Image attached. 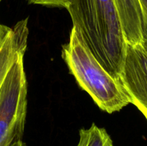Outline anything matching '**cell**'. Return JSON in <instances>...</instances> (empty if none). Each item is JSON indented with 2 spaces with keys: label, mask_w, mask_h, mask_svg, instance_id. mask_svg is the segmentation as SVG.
Wrapping results in <instances>:
<instances>
[{
  "label": "cell",
  "mask_w": 147,
  "mask_h": 146,
  "mask_svg": "<svg viewBox=\"0 0 147 146\" xmlns=\"http://www.w3.org/2000/svg\"><path fill=\"white\" fill-rule=\"evenodd\" d=\"M28 18L18 21L0 37V87L14 62L24 55L27 47Z\"/></svg>",
  "instance_id": "277c9868"
},
{
  "label": "cell",
  "mask_w": 147,
  "mask_h": 146,
  "mask_svg": "<svg viewBox=\"0 0 147 146\" xmlns=\"http://www.w3.org/2000/svg\"><path fill=\"white\" fill-rule=\"evenodd\" d=\"M1 1H2V0H0V2H1Z\"/></svg>",
  "instance_id": "30bf717a"
},
{
  "label": "cell",
  "mask_w": 147,
  "mask_h": 146,
  "mask_svg": "<svg viewBox=\"0 0 147 146\" xmlns=\"http://www.w3.org/2000/svg\"><path fill=\"white\" fill-rule=\"evenodd\" d=\"M62 57L78 85L100 110L111 114L131 103L121 81L115 78L95 57L74 27L62 47Z\"/></svg>",
  "instance_id": "6da1fadb"
},
{
  "label": "cell",
  "mask_w": 147,
  "mask_h": 146,
  "mask_svg": "<svg viewBox=\"0 0 147 146\" xmlns=\"http://www.w3.org/2000/svg\"><path fill=\"white\" fill-rule=\"evenodd\" d=\"M20 56L0 87V146H26L22 141L27 107V83Z\"/></svg>",
  "instance_id": "7a4b0ae2"
},
{
  "label": "cell",
  "mask_w": 147,
  "mask_h": 146,
  "mask_svg": "<svg viewBox=\"0 0 147 146\" xmlns=\"http://www.w3.org/2000/svg\"><path fill=\"white\" fill-rule=\"evenodd\" d=\"M142 10L143 45L147 50V0H139Z\"/></svg>",
  "instance_id": "52a82bcc"
},
{
  "label": "cell",
  "mask_w": 147,
  "mask_h": 146,
  "mask_svg": "<svg viewBox=\"0 0 147 146\" xmlns=\"http://www.w3.org/2000/svg\"><path fill=\"white\" fill-rule=\"evenodd\" d=\"M29 3L34 4H40L47 7H63L67 8L69 0H28Z\"/></svg>",
  "instance_id": "ba28073f"
},
{
  "label": "cell",
  "mask_w": 147,
  "mask_h": 146,
  "mask_svg": "<svg viewBox=\"0 0 147 146\" xmlns=\"http://www.w3.org/2000/svg\"><path fill=\"white\" fill-rule=\"evenodd\" d=\"M126 44H143L142 10L139 0H113Z\"/></svg>",
  "instance_id": "5b68a950"
},
{
  "label": "cell",
  "mask_w": 147,
  "mask_h": 146,
  "mask_svg": "<svg viewBox=\"0 0 147 146\" xmlns=\"http://www.w3.org/2000/svg\"><path fill=\"white\" fill-rule=\"evenodd\" d=\"M77 146H113L109 133L103 127L93 124L89 128L80 130Z\"/></svg>",
  "instance_id": "8992f818"
},
{
  "label": "cell",
  "mask_w": 147,
  "mask_h": 146,
  "mask_svg": "<svg viewBox=\"0 0 147 146\" xmlns=\"http://www.w3.org/2000/svg\"><path fill=\"white\" fill-rule=\"evenodd\" d=\"M121 81L131 103L147 120V50L143 44H126Z\"/></svg>",
  "instance_id": "3957f363"
},
{
  "label": "cell",
  "mask_w": 147,
  "mask_h": 146,
  "mask_svg": "<svg viewBox=\"0 0 147 146\" xmlns=\"http://www.w3.org/2000/svg\"><path fill=\"white\" fill-rule=\"evenodd\" d=\"M9 28L10 27H7V26L5 25H3V24H1V23H0V37H1V36L4 35V34L8 31Z\"/></svg>",
  "instance_id": "9c48e42d"
}]
</instances>
